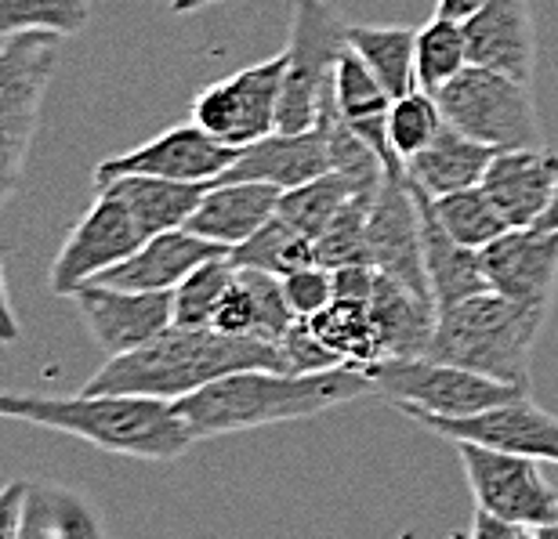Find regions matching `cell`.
<instances>
[{
    "label": "cell",
    "instance_id": "obj_45",
    "mask_svg": "<svg viewBox=\"0 0 558 539\" xmlns=\"http://www.w3.org/2000/svg\"><path fill=\"white\" fill-rule=\"evenodd\" d=\"M207 4H218V0H171V11L174 15H185V11H199Z\"/></svg>",
    "mask_w": 558,
    "mask_h": 539
},
{
    "label": "cell",
    "instance_id": "obj_3",
    "mask_svg": "<svg viewBox=\"0 0 558 539\" xmlns=\"http://www.w3.org/2000/svg\"><path fill=\"white\" fill-rule=\"evenodd\" d=\"M240 369H283L287 373V363L279 344L262 341V336H229L215 326L207 330L171 326L145 347L106 358V366L87 380L84 391L178 402Z\"/></svg>",
    "mask_w": 558,
    "mask_h": 539
},
{
    "label": "cell",
    "instance_id": "obj_7",
    "mask_svg": "<svg viewBox=\"0 0 558 539\" xmlns=\"http://www.w3.org/2000/svg\"><path fill=\"white\" fill-rule=\"evenodd\" d=\"M283 51L287 81L279 102V131H312L333 84V70L349 51V22L330 0H294Z\"/></svg>",
    "mask_w": 558,
    "mask_h": 539
},
{
    "label": "cell",
    "instance_id": "obj_14",
    "mask_svg": "<svg viewBox=\"0 0 558 539\" xmlns=\"http://www.w3.org/2000/svg\"><path fill=\"white\" fill-rule=\"evenodd\" d=\"M366 265L432 297L428 275H424L421 207L407 171L388 174L377 188L371 218H366Z\"/></svg>",
    "mask_w": 558,
    "mask_h": 539
},
{
    "label": "cell",
    "instance_id": "obj_15",
    "mask_svg": "<svg viewBox=\"0 0 558 539\" xmlns=\"http://www.w3.org/2000/svg\"><path fill=\"white\" fill-rule=\"evenodd\" d=\"M73 301L106 358L145 347L174 326L171 294H138V290L87 283L84 290H76Z\"/></svg>",
    "mask_w": 558,
    "mask_h": 539
},
{
    "label": "cell",
    "instance_id": "obj_19",
    "mask_svg": "<svg viewBox=\"0 0 558 539\" xmlns=\"http://www.w3.org/2000/svg\"><path fill=\"white\" fill-rule=\"evenodd\" d=\"M483 188L511 229H533L548 215L558 193V152L544 149H500L486 167Z\"/></svg>",
    "mask_w": 558,
    "mask_h": 539
},
{
    "label": "cell",
    "instance_id": "obj_39",
    "mask_svg": "<svg viewBox=\"0 0 558 539\" xmlns=\"http://www.w3.org/2000/svg\"><path fill=\"white\" fill-rule=\"evenodd\" d=\"M283 283V297L294 319H316L319 311H327L333 305V272L323 265H308L298 268L279 279Z\"/></svg>",
    "mask_w": 558,
    "mask_h": 539
},
{
    "label": "cell",
    "instance_id": "obj_42",
    "mask_svg": "<svg viewBox=\"0 0 558 539\" xmlns=\"http://www.w3.org/2000/svg\"><path fill=\"white\" fill-rule=\"evenodd\" d=\"M472 539H533V529L515 525V522H505V518H497V514H486V511L475 507Z\"/></svg>",
    "mask_w": 558,
    "mask_h": 539
},
{
    "label": "cell",
    "instance_id": "obj_21",
    "mask_svg": "<svg viewBox=\"0 0 558 539\" xmlns=\"http://www.w3.org/2000/svg\"><path fill=\"white\" fill-rule=\"evenodd\" d=\"M279 196L283 188L265 182H210L185 229L232 250L276 218Z\"/></svg>",
    "mask_w": 558,
    "mask_h": 539
},
{
    "label": "cell",
    "instance_id": "obj_5",
    "mask_svg": "<svg viewBox=\"0 0 558 539\" xmlns=\"http://www.w3.org/2000/svg\"><path fill=\"white\" fill-rule=\"evenodd\" d=\"M59 40L54 33H15L0 40V210L19 193L26 171L40 106L59 62Z\"/></svg>",
    "mask_w": 558,
    "mask_h": 539
},
{
    "label": "cell",
    "instance_id": "obj_28",
    "mask_svg": "<svg viewBox=\"0 0 558 539\" xmlns=\"http://www.w3.org/2000/svg\"><path fill=\"white\" fill-rule=\"evenodd\" d=\"M349 48L360 54L385 91L407 98L417 91V29L410 26H360L349 22Z\"/></svg>",
    "mask_w": 558,
    "mask_h": 539
},
{
    "label": "cell",
    "instance_id": "obj_41",
    "mask_svg": "<svg viewBox=\"0 0 558 539\" xmlns=\"http://www.w3.org/2000/svg\"><path fill=\"white\" fill-rule=\"evenodd\" d=\"M26 486H29V481H8V486L0 489V539H19Z\"/></svg>",
    "mask_w": 558,
    "mask_h": 539
},
{
    "label": "cell",
    "instance_id": "obj_29",
    "mask_svg": "<svg viewBox=\"0 0 558 539\" xmlns=\"http://www.w3.org/2000/svg\"><path fill=\"white\" fill-rule=\"evenodd\" d=\"M109 185L128 199V207L135 210L145 235H156L167 229H185L189 218H193V210L199 207V199L207 193V185L167 182V177H145V174L117 177V182H109Z\"/></svg>",
    "mask_w": 558,
    "mask_h": 539
},
{
    "label": "cell",
    "instance_id": "obj_26",
    "mask_svg": "<svg viewBox=\"0 0 558 539\" xmlns=\"http://www.w3.org/2000/svg\"><path fill=\"white\" fill-rule=\"evenodd\" d=\"M19 539H109L102 511L81 489L29 481L22 500Z\"/></svg>",
    "mask_w": 558,
    "mask_h": 539
},
{
    "label": "cell",
    "instance_id": "obj_10",
    "mask_svg": "<svg viewBox=\"0 0 558 539\" xmlns=\"http://www.w3.org/2000/svg\"><path fill=\"white\" fill-rule=\"evenodd\" d=\"M145 240L149 235L142 232L128 199L113 185H102L92 210L81 218V224H73L70 240L54 254L48 268V290L54 297H73L76 290H84L98 275H106L109 268L128 261Z\"/></svg>",
    "mask_w": 558,
    "mask_h": 539
},
{
    "label": "cell",
    "instance_id": "obj_17",
    "mask_svg": "<svg viewBox=\"0 0 558 539\" xmlns=\"http://www.w3.org/2000/svg\"><path fill=\"white\" fill-rule=\"evenodd\" d=\"M461 26L468 40V62L533 87L541 48L530 0H486Z\"/></svg>",
    "mask_w": 558,
    "mask_h": 539
},
{
    "label": "cell",
    "instance_id": "obj_34",
    "mask_svg": "<svg viewBox=\"0 0 558 539\" xmlns=\"http://www.w3.org/2000/svg\"><path fill=\"white\" fill-rule=\"evenodd\" d=\"M468 40L464 26L453 19L432 15L424 26H417V84L421 91L439 95L453 76L468 70Z\"/></svg>",
    "mask_w": 558,
    "mask_h": 539
},
{
    "label": "cell",
    "instance_id": "obj_6",
    "mask_svg": "<svg viewBox=\"0 0 558 539\" xmlns=\"http://www.w3.org/2000/svg\"><path fill=\"white\" fill-rule=\"evenodd\" d=\"M374 384V395L396 406L403 417H472V413L505 406L530 395L494 377L439 363V358H381L363 369Z\"/></svg>",
    "mask_w": 558,
    "mask_h": 539
},
{
    "label": "cell",
    "instance_id": "obj_27",
    "mask_svg": "<svg viewBox=\"0 0 558 539\" xmlns=\"http://www.w3.org/2000/svg\"><path fill=\"white\" fill-rule=\"evenodd\" d=\"M494 152L497 149L468 138V134H461L457 127L446 123V127L439 131V138H435L417 160L407 163V177L421 188V193L439 199V196L461 193V188L483 185L486 167H489V160H494Z\"/></svg>",
    "mask_w": 558,
    "mask_h": 539
},
{
    "label": "cell",
    "instance_id": "obj_24",
    "mask_svg": "<svg viewBox=\"0 0 558 539\" xmlns=\"http://www.w3.org/2000/svg\"><path fill=\"white\" fill-rule=\"evenodd\" d=\"M294 322L298 319L283 297L279 275L258 272V268H236V279L221 297L210 326L229 336H262V341L279 344Z\"/></svg>",
    "mask_w": 558,
    "mask_h": 539
},
{
    "label": "cell",
    "instance_id": "obj_37",
    "mask_svg": "<svg viewBox=\"0 0 558 539\" xmlns=\"http://www.w3.org/2000/svg\"><path fill=\"white\" fill-rule=\"evenodd\" d=\"M232 279H236V265L229 261V254L199 265L196 272L171 294L174 326L207 330V326L215 322V311L221 305V297H226V290L232 286Z\"/></svg>",
    "mask_w": 558,
    "mask_h": 539
},
{
    "label": "cell",
    "instance_id": "obj_32",
    "mask_svg": "<svg viewBox=\"0 0 558 539\" xmlns=\"http://www.w3.org/2000/svg\"><path fill=\"white\" fill-rule=\"evenodd\" d=\"M229 261L236 268H258V272L283 279L290 272H298V268L316 265V240L290 229L283 218H272L262 232H254L247 243L232 246Z\"/></svg>",
    "mask_w": 558,
    "mask_h": 539
},
{
    "label": "cell",
    "instance_id": "obj_36",
    "mask_svg": "<svg viewBox=\"0 0 558 539\" xmlns=\"http://www.w3.org/2000/svg\"><path fill=\"white\" fill-rule=\"evenodd\" d=\"M442 127H446V117L435 95L417 87L414 95L396 98L392 112H388V145H392V156L407 167L439 138Z\"/></svg>",
    "mask_w": 558,
    "mask_h": 539
},
{
    "label": "cell",
    "instance_id": "obj_11",
    "mask_svg": "<svg viewBox=\"0 0 558 539\" xmlns=\"http://www.w3.org/2000/svg\"><path fill=\"white\" fill-rule=\"evenodd\" d=\"M453 453L461 460V470L478 511L526 525V529L558 522V489L544 478L541 460L497 453V449L472 442H457Z\"/></svg>",
    "mask_w": 558,
    "mask_h": 539
},
{
    "label": "cell",
    "instance_id": "obj_23",
    "mask_svg": "<svg viewBox=\"0 0 558 539\" xmlns=\"http://www.w3.org/2000/svg\"><path fill=\"white\" fill-rule=\"evenodd\" d=\"M333 109L341 112V120L381 156L388 174H403L407 167L392 156L388 145V112H392L396 98L385 91V84L366 70V62L352 48L341 54L338 70H333Z\"/></svg>",
    "mask_w": 558,
    "mask_h": 539
},
{
    "label": "cell",
    "instance_id": "obj_30",
    "mask_svg": "<svg viewBox=\"0 0 558 539\" xmlns=\"http://www.w3.org/2000/svg\"><path fill=\"white\" fill-rule=\"evenodd\" d=\"M377 188L381 185H363L349 174L330 171V174L316 177V182L290 188V193L279 196L276 218H283L290 229H298L301 235H308V240H319V235L330 229V221L344 210L349 199H355L360 193H377Z\"/></svg>",
    "mask_w": 558,
    "mask_h": 539
},
{
    "label": "cell",
    "instance_id": "obj_47",
    "mask_svg": "<svg viewBox=\"0 0 558 539\" xmlns=\"http://www.w3.org/2000/svg\"><path fill=\"white\" fill-rule=\"evenodd\" d=\"M533 539H558V522L541 525V529H533Z\"/></svg>",
    "mask_w": 558,
    "mask_h": 539
},
{
    "label": "cell",
    "instance_id": "obj_31",
    "mask_svg": "<svg viewBox=\"0 0 558 539\" xmlns=\"http://www.w3.org/2000/svg\"><path fill=\"white\" fill-rule=\"evenodd\" d=\"M308 326L344 366L366 369L385 358L381 333H377V322L371 316V301H333L327 311L308 319Z\"/></svg>",
    "mask_w": 558,
    "mask_h": 539
},
{
    "label": "cell",
    "instance_id": "obj_44",
    "mask_svg": "<svg viewBox=\"0 0 558 539\" xmlns=\"http://www.w3.org/2000/svg\"><path fill=\"white\" fill-rule=\"evenodd\" d=\"M486 0H435V15L442 19H453V22H464L468 15H475Z\"/></svg>",
    "mask_w": 558,
    "mask_h": 539
},
{
    "label": "cell",
    "instance_id": "obj_8",
    "mask_svg": "<svg viewBox=\"0 0 558 539\" xmlns=\"http://www.w3.org/2000/svg\"><path fill=\"white\" fill-rule=\"evenodd\" d=\"M435 98H439V109L450 127L489 145V149L500 152L544 145L541 112L533 102L530 84L511 81L505 73L468 65Z\"/></svg>",
    "mask_w": 558,
    "mask_h": 539
},
{
    "label": "cell",
    "instance_id": "obj_25",
    "mask_svg": "<svg viewBox=\"0 0 558 539\" xmlns=\"http://www.w3.org/2000/svg\"><path fill=\"white\" fill-rule=\"evenodd\" d=\"M371 316L377 322V333H381L385 358H421L432 344L439 311H435V301L428 294H417L414 286L377 272Z\"/></svg>",
    "mask_w": 558,
    "mask_h": 539
},
{
    "label": "cell",
    "instance_id": "obj_38",
    "mask_svg": "<svg viewBox=\"0 0 558 539\" xmlns=\"http://www.w3.org/2000/svg\"><path fill=\"white\" fill-rule=\"evenodd\" d=\"M377 193H360L344 204V210L330 221V229L316 240V265L338 272L344 265H366V218H371Z\"/></svg>",
    "mask_w": 558,
    "mask_h": 539
},
{
    "label": "cell",
    "instance_id": "obj_16",
    "mask_svg": "<svg viewBox=\"0 0 558 539\" xmlns=\"http://www.w3.org/2000/svg\"><path fill=\"white\" fill-rule=\"evenodd\" d=\"M478 257L489 290L519 305L551 308L558 290V229H508Z\"/></svg>",
    "mask_w": 558,
    "mask_h": 539
},
{
    "label": "cell",
    "instance_id": "obj_46",
    "mask_svg": "<svg viewBox=\"0 0 558 539\" xmlns=\"http://www.w3.org/2000/svg\"><path fill=\"white\" fill-rule=\"evenodd\" d=\"M533 229H558V193H555V204H551V210L541 218V224H533Z\"/></svg>",
    "mask_w": 558,
    "mask_h": 539
},
{
    "label": "cell",
    "instance_id": "obj_2",
    "mask_svg": "<svg viewBox=\"0 0 558 539\" xmlns=\"http://www.w3.org/2000/svg\"><path fill=\"white\" fill-rule=\"evenodd\" d=\"M0 420H22L33 428L73 434L113 456L178 460L196 442L174 402L117 391H81V395H33L0 391Z\"/></svg>",
    "mask_w": 558,
    "mask_h": 539
},
{
    "label": "cell",
    "instance_id": "obj_1",
    "mask_svg": "<svg viewBox=\"0 0 558 539\" xmlns=\"http://www.w3.org/2000/svg\"><path fill=\"white\" fill-rule=\"evenodd\" d=\"M374 395L363 369L333 366L323 373H283V369H240L215 384L178 399V417L189 424L196 442L236 431H258L269 424H294L327 409L349 406Z\"/></svg>",
    "mask_w": 558,
    "mask_h": 539
},
{
    "label": "cell",
    "instance_id": "obj_20",
    "mask_svg": "<svg viewBox=\"0 0 558 539\" xmlns=\"http://www.w3.org/2000/svg\"><path fill=\"white\" fill-rule=\"evenodd\" d=\"M330 171V145L316 123L312 131H276L269 138L247 145L240 160L215 182H265L290 193V188L316 182Z\"/></svg>",
    "mask_w": 558,
    "mask_h": 539
},
{
    "label": "cell",
    "instance_id": "obj_18",
    "mask_svg": "<svg viewBox=\"0 0 558 539\" xmlns=\"http://www.w3.org/2000/svg\"><path fill=\"white\" fill-rule=\"evenodd\" d=\"M226 254H229V246L210 243L189 229H167V232L149 235L128 261L109 268L95 283L117 286V290H138V294H174L199 265L215 261V257H226Z\"/></svg>",
    "mask_w": 558,
    "mask_h": 539
},
{
    "label": "cell",
    "instance_id": "obj_33",
    "mask_svg": "<svg viewBox=\"0 0 558 539\" xmlns=\"http://www.w3.org/2000/svg\"><path fill=\"white\" fill-rule=\"evenodd\" d=\"M432 210H435V218H439L442 229L450 232L457 243L472 246V250H486L489 243L500 240V235L511 229L483 185L432 199Z\"/></svg>",
    "mask_w": 558,
    "mask_h": 539
},
{
    "label": "cell",
    "instance_id": "obj_4",
    "mask_svg": "<svg viewBox=\"0 0 558 539\" xmlns=\"http://www.w3.org/2000/svg\"><path fill=\"white\" fill-rule=\"evenodd\" d=\"M548 311L551 308L519 305L497 290H483V294L439 311L424 355L530 391L533 347L544 333Z\"/></svg>",
    "mask_w": 558,
    "mask_h": 539
},
{
    "label": "cell",
    "instance_id": "obj_12",
    "mask_svg": "<svg viewBox=\"0 0 558 539\" xmlns=\"http://www.w3.org/2000/svg\"><path fill=\"white\" fill-rule=\"evenodd\" d=\"M240 152L243 149H232V145L210 138L199 123L189 120V123H178V127L160 131L156 138L142 142L138 149L113 156V160H102L95 167V188L117 182V177H131V174L210 185L240 160Z\"/></svg>",
    "mask_w": 558,
    "mask_h": 539
},
{
    "label": "cell",
    "instance_id": "obj_43",
    "mask_svg": "<svg viewBox=\"0 0 558 539\" xmlns=\"http://www.w3.org/2000/svg\"><path fill=\"white\" fill-rule=\"evenodd\" d=\"M19 341H22V322H19L15 305H11L4 265H0V344H19Z\"/></svg>",
    "mask_w": 558,
    "mask_h": 539
},
{
    "label": "cell",
    "instance_id": "obj_40",
    "mask_svg": "<svg viewBox=\"0 0 558 539\" xmlns=\"http://www.w3.org/2000/svg\"><path fill=\"white\" fill-rule=\"evenodd\" d=\"M279 352H283L287 373H323V369L344 366L341 358L319 341L316 330L308 326V319H298L290 326L287 336L279 341Z\"/></svg>",
    "mask_w": 558,
    "mask_h": 539
},
{
    "label": "cell",
    "instance_id": "obj_22",
    "mask_svg": "<svg viewBox=\"0 0 558 539\" xmlns=\"http://www.w3.org/2000/svg\"><path fill=\"white\" fill-rule=\"evenodd\" d=\"M414 193H417V207H421L424 275H428L435 311H446V308H453L457 301H468V297L489 290L486 275H483V257H478V250H472V246L457 243L453 235L442 229L432 210L428 193H421L417 185H414Z\"/></svg>",
    "mask_w": 558,
    "mask_h": 539
},
{
    "label": "cell",
    "instance_id": "obj_9",
    "mask_svg": "<svg viewBox=\"0 0 558 539\" xmlns=\"http://www.w3.org/2000/svg\"><path fill=\"white\" fill-rule=\"evenodd\" d=\"M287 81V51L247 70L226 76L199 91L189 106V120L199 123L210 138L247 149V145L269 138L279 131V102H283Z\"/></svg>",
    "mask_w": 558,
    "mask_h": 539
},
{
    "label": "cell",
    "instance_id": "obj_35",
    "mask_svg": "<svg viewBox=\"0 0 558 539\" xmlns=\"http://www.w3.org/2000/svg\"><path fill=\"white\" fill-rule=\"evenodd\" d=\"M87 19H92L87 0H0V40L15 33L76 37Z\"/></svg>",
    "mask_w": 558,
    "mask_h": 539
},
{
    "label": "cell",
    "instance_id": "obj_13",
    "mask_svg": "<svg viewBox=\"0 0 558 539\" xmlns=\"http://www.w3.org/2000/svg\"><path fill=\"white\" fill-rule=\"evenodd\" d=\"M428 434L446 438L450 445L472 442L497 449V453L533 456L544 464H558V417L541 409L530 395H519L505 406L472 413V417H410Z\"/></svg>",
    "mask_w": 558,
    "mask_h": 539
}]
</instances>
